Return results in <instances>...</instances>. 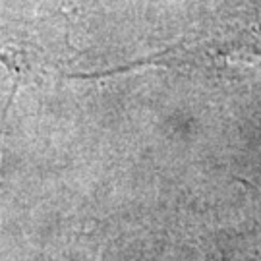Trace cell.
<instances>
[{
    "label": "cell",
    "instance_id": "1",
    "mask_svg": "<svg viewBox=\"0 0 261 261\" xmlns=\"http://www.w3.org/2000/svg\"><path fill=\"white\" fill-rule=\"evenodd\" d=\"M0 62L4 66H8L10 70H14L16 74H19L21 66H19V48L16 45H12L8 41V33L6 29L0 28Z\"/></svg>",
    "mask_w": 261,
    "mask_h": 261
}]
</instances>
